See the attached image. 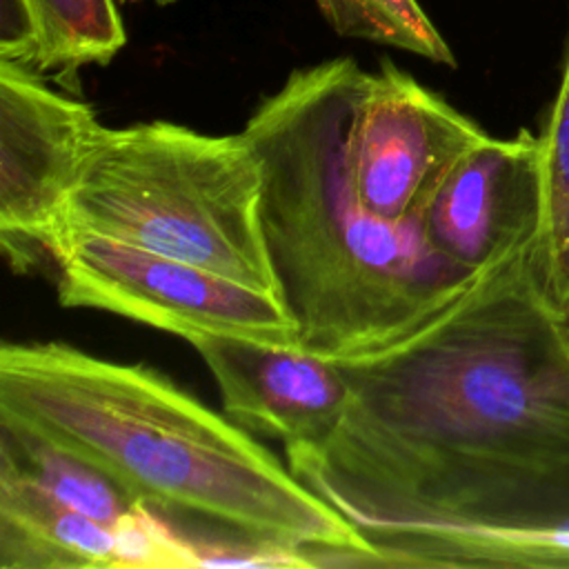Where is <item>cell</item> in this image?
<instances>
[{
    "label": "cell",
    "instance_id": "17",
    "mask_svg": "<svg viewBox=\"0 0 569 569\" xmlns=\"http://www.w3.org/2000/svg\"><path fill=\"white\" fill-rule=\"evenodd\" d=\"M118 2H127V4H133V2H142V0H118ZM149 2H153V4H160V7H169V4H173L176 0H149Z\"/></svg>",
    "mask_w": 569,
    "mask_h": 569
},
{
    "label": "cell",
    "instance_id": "7",
    "mask_svg": "<svg viewBox=\"0 0 569 569\" xmlns=\"http://www.w3.org/2000/svg\"><path fill=\"white\" fill-rule=\"evenodd\" d=\"M489 133L389 60L367 73L349 169L360 204L389 222L420 220L447 171Z\"/></svg>",
    "mask_w": 569,
    "mask_h": 569
},
{
    "label": "cell",
    "instance_id": "8",
    "mask_svg": "<svg viewBox=\"0 0 569 569\" xmlns=\"http://www.w3.org/2000/svg\"><path fill=\"white\" fill-rule=\"evenodd\" d=\"M413 567L569 569V458L471 482L422 540Z\"/></svg>",
    "mask_w": 569,
    "mask_h": 569
},
{
    "label": "cell",
    "instance_id": "13",
    "mask_svg": "<svg viewBox=\"0 0 569 569\" xmlns=\"http://www.w3.org/2000/svg\"><path fill=\"white\" fill-rule=\"evenodd\" d=\"M536 138L540 222L531 264L545 296L569 320V42L560 84Z\"/></svg>",
    "mask_w": 569,
    "mask_h": 569
},
{
    "label": "cell",
    "instance_id": "4",
    "mask_svg": "<svg viewBox=\"0 0 569 569\" xmlns=\"http://www.w3.org/2000/svg\"><path fill=\"white\" fill-rule=\"evenodd\" d=\"M260 200L262 164L242 131L209 136L162 120L104 127L62 231L107 236L278 296Z\"/></svg>",
    "mask_w": 569,
    "mask_h": 569
},
{
    "label": "cell",
    "instance_id": "14",
    "mask_svg": "<svg viewBox=\"0 0 569 569\" xmlns=\"http://www.w3.org/2000/svg\"><path fill=\"white\" fill-rule=\"evenodd\" d=\"M42 29L36 73L76 76L87 64H109L127 44L118 0H29Z\"/></svg>",
    "mask_w": 569,
    "mask_h": 569
},
{
    "label": "cell",
    "instance_id": "10",
    "mask_svg": "<svg viewBox=\"0 0 569 569\" xmlns=\"http://www.w3.org/2000/svg\"><path fill=\"white\" fill-rule=\"evenodd\" d=\"M187 342L211 371L224 413L287 447L327 438L349 405V385L333 358L238 336Z\"/></svg>",
    "mask_w": 569,
    "mask_h": 569
},
{
    "label": "cell",
    "instance_id": "11",
    "mask_svg": "<svg viewBox=\"0 0 569 569\" xmlns=\"http://www.w3.org/2000/svg\"><path fill=\"white\" fill-rule=\"evenodd\" d=\"M2 569L122 567L118 529L84 516L0 467Z\"/></svg>",
    "mask_w": 569,
    "mask_h": 569
},
{
    "label": "cell",
    "instance_id": "15",
    "mask_svg": "<svg viewBox=\"0 0 569 569\" xmlns=\"http://www.w3.org/2000/svg\"><path fill=\"white\" fill-rule=\"evenodd\" d=\"M329 27L358 38L456 67V56L418 0H316Z\"/></svg>",
    "mask_w": 569,
    "mask_h": 569
},
{
    "label": "cell",
    "instance_id": "3",
    "mask_svg": "<svg viewBox=\"0 0 569 569\" xmlns=\"http://www.w3.org/2000/svg\"><path fill=\"white\" fill-rule=\"evenodd\" d=\"M367 73L351 58L293 71L242 133L262 164L260 220L298 347L342 360L405 340L478 276L433 251L420 220L369 213L349 131Z\"/></svg>",
    "mask_w": 569,
    "mask_h": 569
},
{
    "label": "cell",
    "instance_id": "16",
    "mask_svg": "<svg viewBox=\"0 0 569 569\" xmlns=\"http://www.w3.org/2000/svg\"><path fill=\"white\" fill-rule=\"evenodd\" d=\"M42 29L29 0H0V60L38 69Z\"/></svg>",
    "mask_w": 569,
    "mask_h": 569
},
{
    "label": "cell",
    "instance_id": "6",
    "mask_svg": "<svg viewBox=\"0 0 569 569\" xmlns=\"http://www.w3.org/2000/svg\"><path fill=\"white\" fill-rule=\"evenodd\" d=\"M102 129L89 104L0 60V242L16 271L51 258Z\"/></svg>",
    "mask_w": 569,
    "mask_h": 569
},
{
    "label": "cell",
    "instance_id": "9",
    "mask_svg": "<svg viewBox=\"0 0 569 569\" xmlns=\"http://www.w3.org/2000/svg\"><path fill=\"white\" fill-rule=\"evenodd\" d=\"M436 253L480 276L533 244L540 222L538 138L487 136L440 180L420 213Z\"/></svg>",
    "mask_w": 569,
    "mask_h": 569
},
{
    "label": "cell",
    "instance_id": "2",
    "mask_svg": "<svg viewBox=\"0 0 569 569\" xmlns=\"http://www.w3.org/2000/svg\"><path fill=\"white\" fill-rule=\"evenodd\" d=\"M0 420L98 465L151 511L211 522L293 565H371L356 529L244 427L147 365L4 342Z\"/></svg>",
    "mask_w": 569,
    "mask_h": 569
},
{
    "label": "cell",
    "instance_id": "12",
    "mask_svg": "<svg viewBox=\"0 0 569 569\" xmlns=\"http://www.w3.org/2000/svg\"><path fill=\"white\" fill-rule=\"evenodd\" d=\"M0 467L118 531L147 509L98 465L7 420H0Z\"/></svg>",
    "mask_w": 569,
    "mask_h": 569
},
{
    "label": "cell",
    "instance_id": "5",
    "mask_svg": "<svg viewBox=\"0 0 569 569\" xmlns=\"http://www.w3.org/2000/svg\"><path fill=\"white\" fill-rule=\"evenodd\" d=\"M58 300L176 333L238 336L298 347V325L278 296L107 236L64 229L51 244Z\"/></svg>",
    "mask_w": 569,
    "mask_h": 569
},
{
    "label": "cell",
    "instance_id": "1",
    "mask_svg": "<svg viewBox=\"0 0 569 569\" xmlns=\"http://www.w3.org/2000/svg\"><path fill=\"white\" fill-rule=\"evenodd\" d=\"M531 247L405 340L338 360L351 393L340 422L287 447L291 473L356 529L376 567H411L478 478L569 458V320L540 289Z\"/></svg>",
    "mask_w": 569,
    "mask_h": 569
}]
</instances>
